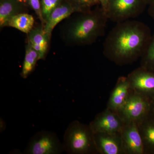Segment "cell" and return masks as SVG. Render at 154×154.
I'll return each mask as SVG.
<instances>
[{"label": "cell", "mask_w": 154, "mask_h": 154, "mask_svg": "<svg viewBox=\"0 0 154 154\" xmlns=\"http://www.w3.org/2000/svg\"><path fill=\"white\" fill-rule=\"evenodd\" d=\"M149 28L142 22L128 20L116 23L104 44V55L119 65L141 57L150 41Z\"/></svg>", "instance_id": "obj_1"}, {"label": "cell", "mask_w": 154, "mask_h": 154, "mask_svg": "<svg viewBox=\"0 0 154 154\" xmlns=\"http://www.w3.org/2000/svg\"><path fill=\"white\" fill-rule=\"evenodd\" d=\"M108 19L102 8L97 13L85 14L70 26L69 38L77 44L92 42L104 34Z\"/></svg>", "instance_id": "obj_2"}, {"label": "cell", "mask_w": 154, "mask_h": 154, "mask_svg": "<svg viewBox=\"0 0 154 154\" xmlns=\"http://www.w3.org/2000/svg\"><path fill=\"white\" fill-rule=\"evenodd\" d=\"M94 134L89 125L77 120L72 122L63 136L65 151L69 154H98Z\"/></svg>", "instance_id": "obj_3"}, {"label": "cell", "mask_w": 154, "mask_h": 154, "mask_svg": "<svg viewBox=\"0 0 154 154\" xmlns=\"http://www.w3.org/2000/svg\"><path fill=\"white\" fill-rule=\"evenodd\" d=\"M147 5L146 0H108L105 14L108 19L118 23L139 16Z\"/></svg>", "instance_id": "obj_4"}, {"label": "cell", "mask_w": 154, "mask_h": 154, "mask_svg": "<svg viewBox=\"0 0 154 154\" xmlns=\"http://www.w3.org/2000/svg\"><path fill=\"white\" fill-rule=\"evenodd\" d=\"M65 152L55 133L48 131H38L29 140L24 152L27 154H60Z\"/></svg>", "instance_id": "obj_5"}, {"label": "cell", "mask_w": 154, "mask_h": 154, "mask_svg": "<svg viewBox=\"0 0 154 154\" xmlns=\"http://www.w3.org/2000/svg\"><path fill=\"white\" fill-rule=\"evenodd\" d=\"M148 98L131 90L129 96L117 113L125 122L137 123L149 114Z\"/></svg>", "instance_id": "obj_6"}, {"label": "cell", "mask_w": 154, "mask_h": 154, "mask_svg": "<svg viewBox=\"0 0 154 154\" xmlns=\"http://www.w3.org/2000/svg\"><path fill=\"white\" fill-rule=\"evenodd\" d=\"M125 122L118 113L106 108L98 113L89 125L94 134L121 132Z\"/></svg>", "instance_id": "obj_7"}, {"label": "cell", "mask_w": 154, "mask_h": 154, "mask_svg": "<svg viewBox=\"0 0 154 154\" xmlns=\"http://www.w3.org/2000/svg\"><path fill=\"white\" fill-rule=\"evenodd\" d=\"M131 90L148 98L154 93V73L141 66L128 75Z\"/></svg>", "instance_id": "obj_8"}, {"label": "cell", "mask_w": 154, "mask_h": 154, "mask_svg": "<svg viewBox=\"0 0 154 154\" xmlns=\"http://www.w3.org/2000/svg\"><path fill=\"white\" fill-rule=\"evenodd\" d=\"M120 133L125 154L145 153L143 142L136 122H125Z\"/></svg>", "instance_id": "obj_9"}, {"label": "cell", "mask_w": 154, "mask_h": 154, "mask_svg": "<svg viewBox=\"0 0 154 154\" xmlns=\"http://www.w3.org/2000/svg\"><path fill=\"white\" fill-rule=\"evenodd\" d=\"M94 136L98 154H125L120 132L97 133Z\"/></svg>", "instance_id": "obj_10"}, {"label": "cell", "mask_w": 154, "mask_h": 154, "mask_svg": "<svg viewBox=\"0 0 154 154\" xmlns=\"http://www.w3.org/2000/svg\"><path fill=\"white\" fill-rule=\"evenodd\" d=\"M130 91V85L127 77H119L110 94L107 108L117 113L125 103Z\"/></svg>", "instance_id": "obj_11"}, {"label": "cell", "mask_w": 154, "mask_h": 154, "mask_svg": "<svg viewBox=\"0 0 154 154\" xmlns=\"http://www.w3.org/2000/svg\"><path fill=\"white\" fill-rule=\"evenodd\" d=\"M76 12H81L74 4H65L59 5L52 11L45 22L43 28L44 33L50 39L55 26L63 19H66Z\"/></svg>", "instance_id": "obj_12"}, {"label": "cell", "mask_w": 154, "mask_h": 154, "mask_svg": "<svg viewBox=\"0 0 154 154\" xmlns=\"http://www.w3.org/2000/svg\"><path fill=\"white\" fill-rule=\"evenodd\" d=\"M28 34V43L38 52V59H42L47 52L49 40L43 28L38 27L32 29Z\"/></svg>", "instance_id": "obj_13"}, {"label": "cell", "mask_w": 154, "mask_h": 154, "mask_svg": "<svg viewBox=\"0 0 154 154\" xmlns=\"http://www.w3.org/2000/svg\"><path fill=\"white\" fill-rule=\"evenodd\" d=\"M147 115L137 123L143 142L145 153L149 148H154V122L149 121Z\"/></svg>", "instance_id": "obj_14"}, {"label": "cell", "mask_w": 154, "mask_h": 154, "mask_svg": "<svg viewBox=\"0 0 154 154\" xmlns=\"http://www.w3.org/2000/svg\"><path fill=\"white\" fill-rule=\"evenodd\" d=\"M34 23V18L30 14H18L11 17L6 26L16 28L23 33H29L33 29Z\"/></svg>", "instance_id": "obj_15"}, {"label": "cell", "mask_w": 154, "mask_h": 154, "mask_svg": "<svg viewBox=\"0 0 154 154\" xmlns=\"http://www.w3.org/2000/svg\"><path fill=\"white\" fill-rule=\"evenodd\" d=\"M17 0H1L0 3V26H6L11 17L18 14L19 6Z\"/></svg>", "instance_id": "obj_16"}, {"label": "cell", "mask_w": 154, "mask_h": 154, "mask_svg": "<svg viewBox=\"0 0 154 154\" xmlns=\"http://www.w3.org/2000/svg\"><path fill=\"white\" fill-rule=\"evenodd\" d=\"M38 60H39L38 52L28 43L26 47L25 57L21 72L22 78L26 79L32 72Z\"/></svg>", "instance_id": "obj_17"}, {"label": "cell", "mask_w": 154, "mask_h": 154, "mask_svg": "<svg viewBox=\"0 0 154 154\" xmlns=\"http://www.w3.org/2000/svg\"><path fill=\"white\" fill-rule=\"evenodd\" d=\"M141 67L148 70L154 67V36L142 55Z\"/></svg>", "instance_id": "obj_18"}, {"label": "cell", "mask_w": 154, "mask_h": 154, "mask_svg": "<svg viewBox=\"0 0 154 154\" xmlns=\"http://www.w3.org/2000/svg\"><path fill=\"white\" fill-rule=\"evenodd\" d=\"M60 0H41L42 10L45 22L52 11L59 5Z\"/></svg>", "instance_id": "obj_19"}, {"label": "cell", "mask_w": 154, "mask_h": 154, "mask_svg": "<svg viewBox=\"0 0 154 154\" xmlns=\"http://www.w3.org/2000/svg\"><path fill=\"white\" fill-rule=\"evenodd\" d=\"M74 5L82 12L96 5H100L98 0H73Z\"/></svg>", "instance_id": "obj_20"}, {"label": "cell", "mask_w": 154, "mask_h": 154, "mask_svg": "<svg viewBox=\"0 0 154 154\" xmlns=\"http://www.w3.org/2000/svg\"><path fill=\"white\" fill-rule=\"evenodd\" d=\"M28 2L29 5L35 11V13L41 22L42 23L45 22L42 15L41 5H40L39 0H28Z\"/></svg>", "instance_id": "obj_21"}, {"label": "cell", "mask_w": 154, "mask_h": 154, "mask_svg": "<svg viewBox=\"0 0 154 154\" xmlns=\"http://www.w3.org/2000/svg\"><path fill=\"white\" fill-rule=\"evenodd\" d=\"M98 1H99V4L101 5V8L105 13L106 8H107L108 0H98Z\"/></svg>", "instance_id": "obj_22"}, {"label": "cell", "mask_w": 154, "mask_h": 154, "mask_svg": "<svg viewBox=\"0 0 154 154\" xmlns=\"http://www.w3.org/2000/svg\"><path fill=\"white\" fill-rule=\"evenodd\" d=\"M150 8H149V13L154 19V1L149 5Z\"/></svg>", "instance_id": "obj_23"}, {"label": "cell", "mask_w": 154, "mask_h": 154, "mask_svg": "<svg viewBox=\"0 0 154 154\" xmlns=\"http://www.w3.org/2000/svg\"><path fill=\"white\" fill-rule=\"evenodd\" d=\"M4 122H5V121L3 120V119H1V131L2 130V131H3V130H5V128H3V126H5V124L4 125V124H3ZM2 131H1V132H2Z\"/></svg>", "instance_id": "obj_24"}, {"label": "cell", "mask_w": 154, "mask_h": 154, "mask_svg": "<svg viewBox=\"0 0 154 154\" xmlns=\"http://www.w3.org/2000/svg\"><path fill=\"white\" fill-rule=\"evenodd\" d=\"M146 1L147 5H149L154 2V0H146Z\"/></svg>", "instance_id": "obj_25"}, {"label": "cell", "mask_w": 154, "mask_h": 154, "mask_svg": "<svg viewBox=\"0 0 154 154\" xmlns=\"http://www.w3.org/2000/svg\"><path fill=\"white\" fill-rule=\"evenodd\" d=\"M19 2L26 3L28 2V0H17Z\"/></svg>", "instance_id": "obj_26"}]
</instances>
